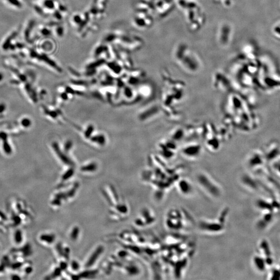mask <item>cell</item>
I'll list each match as a JSON object with an SVG mask.
<instances>
[{"instance_id": "obj_1", "label": "cell", "mask_w": 280, "mask_h": 280, "mask_svg": "<svg viewBox=\"0 0 280 280\" xmlns=\"http://www.w3.org/2000/svg\"><path fill=\"white\" fill-rule=\"evenodd\" d=\"M4 4L16 10H20L22 8L23 3L22 0H2Z\"/></svg>"}, {"instance_id": "obj_3", "label": "cell", "mask_w": 280, "mask_h": 280, "mask_svg": "<svg viewBox=\"0 0 280 280\" xmlns=\"http://www.w3.org/2000/svg\"><path fill=\"white\" fill-rule=\"evenodd\" d=\"M2 77H3V76H2V74H1V73H0V80H1V79H2Z\"/></svg>"}, {"instance_id": "obj_2", "label": "cell", "mask_w": 280, "mask_h": 280, "mask_svg": "<svg viewBox=\"0 0 280 280\" xmlns=\"http://www.w3.org/2000/svg\"><path fill=\"white\" fill-rule=\"evenodd\" d=\"M22 234L21 232L19 230H18L15 233V236H14V238H15L14 239H15V242H16V243H20V241L21 242L22 239Z\"/></svg>"}]
</instances>
